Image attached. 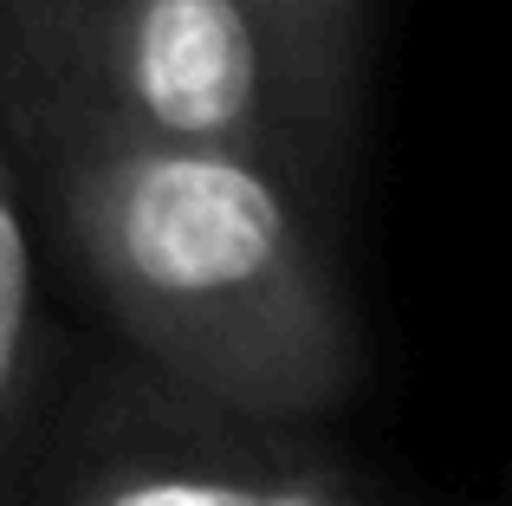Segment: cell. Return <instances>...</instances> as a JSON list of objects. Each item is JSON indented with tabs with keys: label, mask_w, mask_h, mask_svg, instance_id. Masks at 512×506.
I'll use <instances>...</instances> for the list:
<instances>
[{
	"label": "cell",
	"mask_w": 512,
	"mask_h": 506,
	"mask_svg": "<svg viewBox=\"0 0 512 506\" xmlns=\"http://www.w3.org/2000/svg\"><path fill=\"white\" fill-rule=\"evenodd\" d=\"M33 221L117 351L208 403L325 422L357 390L363 338L325 208L286 169L65 117L0 124Z\"/></svg>",
	"instance_id": "6da1fadb"
},
{
	"label": "cell",
	"mask_w": 512,
	"mask_h": 506,
	"mask_svg": "<svg viewBox=\"0 0 512 506\" xmlns=\"http://www.w3.org/2000/svg\"><path fill=\"white\" fill-rule=\"evenodd\" d=\"M279 39L325 78L331 91L357 98V46H363V0H253Z\"/></svg>",
	"instance_id": "5b68a950"
},
{
	"label": "cell",
	"mask_w": 512,
	"mask_h": 506,
	"mask_svg": "<svg viewBox=\"0 0 512 506\" xmlns=\"http://www.w3.org/2000/svg\"><path fill=\"white\" fill-rule=\"evenodd\" d=\"M13 506H383L325 422L208 403L111 351L65 357Z\"/></svg>",
	"instance_id": "3957f363"
},
{
	"label": "cell",
	"mask_w": 512,
	"mask_h": 506,
	"mask_svg": "<svg viewBox=\"0 0 512 506\" xmlns=\"http://www.w3.org/2000/svg\"><path fill=\"white\" fill-rule=\"evenodd\" d=\"M59 370L65 344L52 331L46 279H39V221L7 137H0V506L20 500V474Z\"/></svg>",
	"instance_id": "277c9868"
},
{
	"label": "cell",
	"mask_w": 512,
	"mask_h": 506,
	"mask_svg": "<svg viewBox=\"0 0 512 506\" xmlns=\"http://www.w3.org/2000/svg\"><path fill=\"white\" fill-rule=\"evenodd\" d=\"M13 117L240 150L331 202L357 98L253 0H0V124Z\"/></svg>",
	"instance_id": "7a4b0ae2"
}]
</instances>
